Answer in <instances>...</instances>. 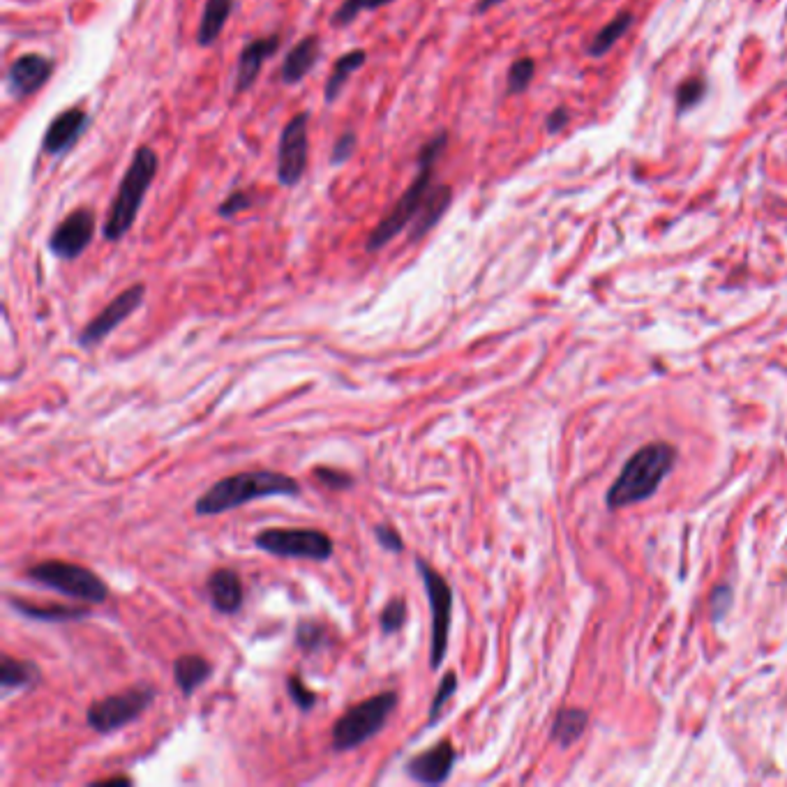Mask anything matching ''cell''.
Wrapping results in <instances>:
<instances>
[{
    "label": "cell",
    "mask_w": 787,
    "mask_h": 787,
    "mask_svg": "<svg viewBox=\"0 0 787 787\" xmlns=\"http://www.w3.org/2000/svg\"><path fill=\"white\" fill-rule=\"evenodd\" d=\"M448 148V132L439 130L432 139H427L418 151L416 160V176L411 185L400 194V199L395 201L391 211L381 217L377 227L370 231L365 241V252H379L384 250L388 243H393L404 229L411 227L414 220L421 213L427 194H430L434 185V167H437L439 157L444 155Z\"/></svg>",
    "instance_id": "6da1fadb"
},
{
    "label": "cell",
    "mask_w": 787,
    "mask_h": 787,
    "mask_svg": "<svg viewBox=\"0 0 787 787\" xmlns=\"http://www.w3.org/2000/svg\"><path fill=\"white\" fill-rule=\"evenodd\" d=\"M298 494H301V483L280 471H241L208 487L194 504V511L197 515H220L257 499L298 497Z\"/></svg>",
    "instance_id": "7a4b0ae2"
},
{
    "label": "cell",
    "mask_w": 787,
    "mask_h": 787,
    "mask_svg": "<svg viewBox=\"0 0 787 787\" xmlns=\"http://www.w3.org/2000/svg\"><path fill=\"white\" fill-rule=\"evenodd\" d=\"M157 171H160V157H157L151 146H139L109 206L107 220H104L102 227L104 241L121 243L130 234L141 213V206H144L146 194L155 183Z\"/></svg>",
    "instance_id": "3957f363"
},
{
    "label": "cell",
    "mask_w": 787,
    "mask_h": 787,
    "mask_svg": "<svg viewBox=\"0 0 787 787\" xmlns=\"http://www.w3.org/2000/svg\"><path fill=\"white\" fill-rule=\"evenodd\" d=\"M674 460H677V451L665 441L640 448L626 462L624 471L607 492V506L624 508L649 499L661 487L665 476L670 474Z\"/></svg>",
    "instance_id": "277c9868"
},
{
    "label": "cell",
    "mask_w": 787,
    "mask_h": 787,
    "mask_svg": "<svg viewBox=\"0 0 787 787\" xmlns=\"http://www.w3.org/2000/svg\"><path fill=\"white\" fill-rule=\"evenodd\" d=\"M397 700L400 697L395 691H384L344 711L331 730L335 751H354V748L363 746L365 741L377 737L395 711Z\"/></svg>",
    "instance_id": "5b68a950"
},
{
    "label": "cell",
    "mask_w": 787,
    "mask_h": 787,
    "mask_svg": "<svg viewBox=\"0 0 787 787\" xmlns=\"http://www.w3.org/2000/svg\"><path fill=\"white\" fill-rule=\"evenodd\" d=\"M26 577L35 584H42V587L54 589L58 594L70 596L81 603L100 605L109 598V587L100 575L86 566L70 564V561H40V564H33L28 568Z\"/></svg>",
    "instance_id": "8992f818"
},
{
    "label": "cell",
    "mask_w": 787,
    "mask_h": 787,
    "mask_svg": "<svg viewBox=\"0 0 787 787\" xmlns=\"http://www.w3.org/2000/svg\"><path fill=\"white\" fill-rule=\"evenodd\" d=\"M254 545H257L261 552H268L273 554V557H282V559L328 561L335 552L333 538L324 534L321 529H310V527L264 529L254 536Z\"/></svg>",
    "instance_id": "52a82bcc"
},
{
    "label": "cell",
    "mask_w": 787,
    "mask_h": 787,
    "mask_svg": "<svg viewBox=\"0 0 787 787\" xmlns=\"http://www.w3.org/2000/svg\"><path fill=\"white\" fill-rule=\"evenodd\" d=\"M416 571L423 580V589L432 612V642H430V667L439 670L448 654V635L453 621V589L441 573L427 564L423 557H416Z\"/></svg>",
    "instance_id": "ba28073f"
},
{
    "label": "cell",
    "mask_w": 787,
    "mask_h": 787,
    "mask_svg": "<svg viewBox=\"0 0 787 787\" xmlns=\"http://www.w3.org/2000/svg\"><path fill=\"white\" fill-rule=\"evenodd\" d=\"M155 695L157 691L153 686L139 684L127 688V691L104 697V700H97L88 707L86 723L100 734L121 730V727L137 721V718L151 707L155 702Z\"/></svg>",
    "instance_id": "9c48e42d"
},
{
    "label": "cell",
    "mask_w": 787,
    "mask_h": 787,
    "mask_svg": "<svg viewBox=\"0 0 787 787\" xmlns=\"http://www.w3.org/2000/svg\"><path fill=\"white\" fill-rule=\"evenodd\" d=\"M307 162H310V111H301L282 127L277 144V183L287 190L296 187L303 181Z\"/></svg>",
    "instance_id": "30bf717a"
},
{
    "label": "cell",
    "mask_w": 787,
    "mask_h": 787,
    "mask_svg": "<svg viewBox=\"0 0 787 787\" xmlns=\"http://www.w3.org/2000/svg\"><path fill=\"white\" fill-rule=\"evenodd\" d=\"M144 298H146L144 284H132V287H127L114 298V301L104 307L97 317H93L84 328H81V333L77 335V342L84 349L100 344L104 337L114 333L125 319H130L132 314L139 310L141 303H144Z\"/></svg>",
    "instance_id": "8fae6325"
},
{
    "label": "cell",
    "mask_w": 787,
    "mask_h": 787,
    "mask_svg": "<svg viewBox=\"0 0 787 787\" xmlns=\"http://www.w3.org/2000/svg\"><path fill=\"white\" fill-rule=\"evenodd\" d=\"M95 213L91 208H77L61 220V224L51 231L49 252L61 261H74L91 247L95 238Z\"/></svg>",
    "instance_id": "7c38bea8"
},
{
    "label": "cell",
    "mask_w": 787,
    "mask_h": 787,
    "mask_svg": "<svg viewBox=\"0 0 787 787\" xmlns=\"http://www.w3.org/2000/svg\"><path fill=\"white\" fill-rule=\"evenodd\" d=\"M56 70L54 58L44 54H21L14 58L5 72V88L14 100H26L49 84L51 74Z\"/></svg>",
    "instance_id": "4fadbf2b"
},
{
    "label": "cell",
    "mask_w": 787,
    "mask_h": 787,
    "mask_svg": "<svg viewBox=\"0 0 787 787\" xmlns=\"http://www.w3.org/2000/svg\"><path fill=\"white\" fill-rule=\"evenodd\" d=\"M280 47H282L280 33L254 37L252 42L245 44V47L241 49V54H238L236 77H234V95H243L247 91H252V86L257 84L264 65L271 61Z\"/></svg>",
    "instance_id": "5bb4252c"
},
{
    "label": "cell",
    "mask_w": 787,
    "mask_h": 787,
    "mask_svg": "<svg viewBox=\"0 0 787 787\" xmlns=\"http://www.w3.org/2000/svg\"><path fill=\"white\" fill-rule=\"evenodd\" d=\"M91 125V114L81 107H67L49 123L42 139V151L51 157H63L79 144Z\"/></svg>",
    "instance_id": "9a60e30c"
},
{
    "label": "cell",
    "mask_w": 787,
    "mask_h": 787,
    "mask_svg": "<svg viewBox=\"0 0 787 787\" xmlns=\"http://www.w3.org/2000/svg\"><path fill=\"white\" fill-rule=\"evenodd\" d=\"M457 762V751L451 741L444 739L439 744L418 753L407 762V774L411 781L421 785H441L451 778V771Z\"/></svg>",
    "instance_id": "2e32d148"
},
{
    "label": "cell",
    "mask_w": 787,
    "mask_h": 787,
    "mask_svg": "<svg viewBox=\"0 0 787 787\" xmlns=\"http://www.w3.org/2000/svg\"><path fill=\"white\" fill-rule=\"evenodd\" d=\"M321 37L319 35H305L301 42L294 44L284 56L280 65V81L284 86H296L317 67L321 58Z\"/></svg>",
    "instance_id": "e0dca14e"
},
{
    "label": "cell",
    "mask_w": 787,
    "mask_h": 787,
    "mask_svg": "<svg viewBox=\"0 0 787 787\" xmlns=\"http://www.w3.org/2000/svg\"><path fill=\"white\" fill-rule=\"evenodd\" d=\"M206 591L217 612L222 614L241 612L245 594H243V582L236 571H231V568H217V571L208 577Z\"/></svg>",
    "instance_id": "ac0fdd59"
},
{
    "label": "cell",
    "mask_w": 787,
    "mask_h": 787,
    "mask_svg": "<svg viewBox=\"0 0 787 787\" xmlns=\"http://www.w3.org/2000/svg\"><path fill=\"white\" fill-rule=\"evenodd\" d=\"M453 204V187L451 185H432L430 194H427L421 213L411 224L409 229V243H418L430 234V231L441 222V217L448 213V208Z\"/></svg>",
    "instance_id": "d6986e66"
},
{
    "label": "cell",
    "mask_w": 787,
    "mask_h": 787,
    "mask_svg": "<svg viewBox=\"0 0 787 787\" xmlns=\"http://www.w3.org/2000/svg\"><path fill=\"white\" fill-rule=\"evenodd\" d=\"M236 0H206L201 21L197 26V44L199 47H213L220 40V35L227 26L231 14H234Z\"/></svg>",
    "instance_id": "ffe728a7"
},
{
    "label": "cell",
    "mask_w": 787,
    "mask_h": 787,
    "mask_svg": "<svg viewBox=\"0 0 787 787\" xmlns=\"http://www.w3.org/2000/svg\"><path fill=\"white\" fill-rule=\"evenodd\" d=\"M365 63H367V51L365 49L344 51V54L337 58L331 74H328V79H326V86H324V100H326V104L337 102V97L342 95L344 86L349 84L351 74L361 70Z\"/></svg>",
    "instance_id": "44dd1931"
},
{
    "label": "cell",
    "mask_w": 787,
    "mask_h": 787,
    "mask_svg": "<svg viewBox=\"0 0 787 787\" xmlns=\"http://www.w3.org/2000/svg\"><path fill=\"white\" fill-rule=\"evenodd\" d=\"M213 674V665L199 654H187L176 658L174 663V681L185 697H192L199 686H204Z\"/></svg>",
    "instance_id": "7402d4cb"
},
{
    "label": "cell",
    "mask_w": 787,
    "mask_h": 787,
    "mask_svg": "<svg viewBox=\"0 0 787 787\" xmlns=\"http://www.w3.org/2000/svg\"><path fill=\"white\" fill-rule=\"evenodd\" d=\"M12 607L17 612L24 614L28 619H35V621H56V624H63V621H79V619H86L91 610H86V607H67V605H51V607H40V605H33V603H26V601H14L10 598Z\"/></svg>",
    "instance_id": "603a6c76"
},
{
    "label": "cell",
    "mask_w": 787,
    "mask_h": 787,
    "mask_svg": "<svg viewBox=\"0 0 787 787\" xmlns=\"http://www.w3.org/2000/svg\"><path fill=\"white\" fill-rule=\"evenodd\" d=\"M37 679H40V670L31 661H21V658L10 654H5L0 661V684L3 688H24L35 684Z\"/></svg>",
    "instance_id": "cb8c5ba5"
},
{
    "label": "cell",
    "mask_w": 787,
    "mask_h": 787,
    "mask_svg": "<svg viewBox=\"0 0 787 787\" xmlns=\"http://www.w3.org/2000/svg\"><path fill=\"white\" fill-rule=\"evenodd\" d=\"M633 21H635L633 12L617 14V17H614L607 26H603L601 33L594 37V42H591V47H589V54L594 56V58L605 56L607 51H610L614 44L621 40V37H624L628 31H631Z\"/></svg>",
    "instance_id": "d4e9b609"
},
{
    "label": "cell",
    "mask_w": 787,
    "mask_h": 787,
    "mask_svg": "<svg viewBox=\"0 0 787 787\" xmlns=\"http://www.w3.org/2000/svg\"><path fill=\"white\" fill-rule=\"evenodd\" d=\"M584 727H587V714L580 709H566L554 721L552 737L559 746H571L582 737Z\"/></svg>",
    "instance_id": "484cf974"
},
{
    "label": "cell",
    "mask_w": 787,
    "mask_h": 787,
    "mask_svg": "<svg viewBox=\"0 0 787 787\" xmlns=\"http://www.w3.org/2000/svg\"><path fill=\"white\" fill-rule=\"evenodd\" d=\"M294 642L298 649L305 651V654H317V651L331 644V637H328V628L324 624H319V621H312V619H303L298 621L296 626Z\"/></svg>",
    "instance_id": "4316f807"
},
{
    "label": "cell",
    "mask_w": 787,
    "mask_h": 787,
    "mask_svg": "<svg viewBox=\"0 0 787 787\" xmlns=\"http://www.w3.org/2000/svg\"><path fill=\"white\" fill-rule=\"evenodd\" d=\"M391 3H395V0H344V3L333 12L331 26L344 28V26L354 24L358 14L374 12V10H379V7H386Z\"/></svg>",
    "instance_id": "83f0119b"
},
{
    "label": "cell",
    "mask_w": 787,
    "mask_h": 787,
    "mask_svg": "<svg viewBox=\"0 0 787 787\" xmlns=\"http://www.w3.org/2000/svg\"><path fill=\"white\" fill-rule=\"evenodd\" d=\"M534 74H536V63L534 58H517V61L511 65V70H508V79H506V93L508 95H520L527 91L531 86V81H534Z\"/></svg>",
    "instance_id": "f1b7e54d"
},
{
    "label": "cell",
    "mask_w": 787,
    "mask_h": 787,
    "mask_svg": "<svg viewBox=\"0 0 787 787\" xmlns=\"http://www.w3.org/2000/svg\"><path fill=\"white\" fill-rule=\"evenodd\" d=\"M409 619V605L404 598H393V601H388L384 610L379 614V626H381V633L384 635H395L400 633L404 624H407Z\"/></svg>",
    "instance_id": "f546056e"
},
{
    "label": "cell",
    "mask_w": 787,
    "mask_h": 787,
    "mask_svg": "<svg viewBox=\"0 0 787 787\" xmlns=\"http://www.w3.org/2000/svg\"><path fill=\"white\" fill-rule=\"evenodd\" d=\"M455 691H457V674L455 672H446V677L439 681V686H437V693H434V697H432V702H430V711H427V725H434L439 721V716H441V711H444V707L448 702H451V697L455 695Z\"/></svg>",
    "instance_id": "4dcf8cb0"
},
{
    "label": "cell",
    "mask_w": 787,
    "mask_h": 787,
    "mask_svg": "<svg viewBox=\"0 0 787 787\" xmlns=\"http://www.w3.org/2000/svg\"><path fill=\"white\" fill-rule=\"evenodd\" d=\"M707 95V81L702 77H691L679 86L677 91V109L679 114H684L686 109H693L695 104L702 102V97Z\"/></svg>",
    "instance_id": "1f68e13d"
},
{
    "label": "cell",
    "mask_w": 787,
    "mask_h": 787,
    "mask_svg": "<svg viewBox=\"0 0 787 787\" xmlns=\"http://www.w3.org/2000/svg\"><path fill=\"white\" fill-rule=\"evenodd\" d=\"M254 206V194L247 190H234L227 199L217 206V215L224 217V220H234L236 215H241L245 211H250Z\"/></svg>",
    "instance_id": "d6a6232c"
},
{
    "label": "cell",
    "mask_w": 787,
    "mask_h": 787,
    "mask_svg": "<svg viewBox=\"0 0 787 787\" xmlns=\"http://www.w3.org/2000/svg\"><path fill=\"white\" fill-rule=\"evenodd\" d=\"M356 148H358V134L354 130H344L333 144L331 167H342V164H347L351 157H354Z\"/></svg>",
    "instance_id": "836d02e7"
},
{
    "label": "cell",
    "mask_w": 787,
    "mask_h": 787,
    "mask_svg": "<svg viewBox=\"0 0 787 787\" xmlns=\"http://www.w3.org/2000/svg\"><path fill=\"white\" fill-rule=\"evenodd\" d=\"M312 476L317 478L321 485L328 487V490H333V492L349 490V487L356 483L354 476L344 474V471H340V469H331V467H314Z\"/></svg>",
    "instance_id": "e575fe53"
},
{
    "label": "cell",
    "mask_w": 787,
    "mask_h": 787,
    "mask_svg": "<svg viewBox=\"0 0 787 787\" xmlns=\"http://www.w3.org/2000/svg\"><path fill=\"white\" fill-rule=\"evenodd\" d=\"M287 691L291 695V700L301 711H310L314 704H317V693L310 691V688L305 686V681L301 679V674H291L287 679Z\"/></svg>",
    "instance_id": "d590c367"
},
{
    "label": "cell",
    "mask_w": 787,
    "mask_h": 787,
    "mask_svg": "<svg viewBox=\"0 0 787 787\" xmlns=\"http://www.w3.org/2000/svg\"><path fill=\"white\" fill-rule=\"evenodd\" d=\"M374 538H377V543L388 552L400 554L404 550V541H402L400 531L391 527V524H377V527H374Z\"/></svg>",
    "instance_id": "8d00e7d4"
},
{
    "label": "cell",
    "mask_w": 787,
    "mask_h": 787,
    "mask_svg": "<svg viewBox=\"0 0 787 787\" xmlns=\"http://www.w3.org/2000/svg\"><path fill=\"white\" fill-rule=\"evenodd\" d=\"M566 123H568V111L559 107V109L552 111L550 118H547L545 127H547V132H550V134H557V132L564 130Z\"/></svg>",
    "instance_id": "74e56055"
},
{
    "label": "cell",
    "mask_w": 787,
    "mask_h": 787,
    "mask_svg": "<svg viewBox=\"0 0 787 787\" xmlns=\"http://www.w3.org/2000/svg\"><path fill=\"white\" fill-rule=\"evenodd\" d=\"M95 785H132L130 776H114V778H102Z\"/></svg>",
    "instance_id": "f35d334b"
},
{
    "label": "cell",
    "mask_w": 787,
    "mask_h": 787,
    "mask_svg": "<svg viewBox=\"0 0 787 787\" xmlns=\"http://www.w3.org/2000/svg\"><path fill=\"white\" fill-rule=\"evenodd\" d=\"M501 3H504V0H478V3H476V14L490 12L492 7H497V5H501Z\"/></svg>",
    "instance_id": "ab89813d"
}]
</instances>
